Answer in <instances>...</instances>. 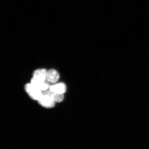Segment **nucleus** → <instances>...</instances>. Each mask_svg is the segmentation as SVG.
<instances>
[{"label":"nucleus","instance_id":"obj_1","mask_svg":"<svg viewBox=\"0 0 149 149\" xmlns=\"http://www.w3.org/2000/svg\"><path fill=\"white\" fill-rule=\"evenodd\" d=\"M25 90L32 99L38 100L42 95V91L37 88L31 83L25 85Z\"/></svg>","mask_w":149,"mask_h":149},{"label":"nucleus","instance_id":"obj_2","mask_svg":"<svg viewBox=\"0 0 149 149\" xmlns=\"http://www.w3.org/2000/svg\"><path fill=\"white\" fill-rule=\"evenodd\" d=\"M37 101L41 106L46 108H53L54 107L55 104L51 97L43 94Z\"/></svg>","mask_w":149,"mask_h":149},{"label":"nucleus","instance_id":"obj_3","mask_svg":"<svg viewBox=\"0 0 149 149\" xmlns=\"http://www.w3.org/2000/svg\"><path fill=\"white\" fill-rule=\"evenodd\" d=\"M59 78L58 72L54 69H51L47 71L46 81L48 83L55 84L57 82Z\"/></svg>","mask_w":149,"mask_h":149},{"label":"nucleus","instance_id":"obj_4","mask_svg":"<svg viewBox=\"0 0 149 149\" xmlns=\"http://www.w3.org/2000/svg\"><path fill=\"white\" fill-rule=\"evenodd\" d=\"M31 83L42 92L49 89L50 86L49 83L47 81H37L33 78L31 80Z\"/></svg>","mask_w":149,"mask_h":149},{"label":"nucleus","instance_id":"obj_5","mask_svg":"<svg viewBox=\"0 0 149 149\" xmlns=\"http://www.w3.org/2000/svg\"><path fill=\"white\" fill-rule=\"evenodd\" d=\"M49 89L56 94H64L66 92V86L64 83H57L50 86Z\"/></svg>","mask_w":149,"mask_h":149},{"label":"nucleus","instance_id":"obj_6","mask_svg":"<svg viewBox=\"0 0 149 149\" xmlns=\"http://www.w3.org/2000/svg\"><path fill=\"white\" fill-rule=\"evenodd\" d=\"M47 71L45 69H40L35 70L33 74V78L37 81H44L46 79Z\"/></svg>","mask_w":149,"mask_h":149}]
</instances>
